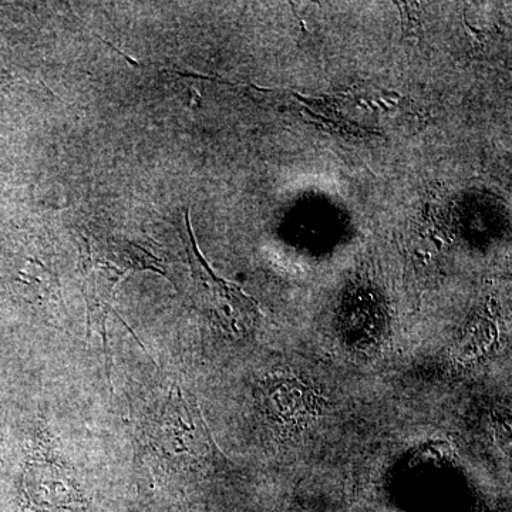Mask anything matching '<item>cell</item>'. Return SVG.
I'll use <instances>...</instances> for the list:
<instances>
[{"label": "cell", "mask_w": 512, "mask_h": 512, "mask_svg": "<svg viewBox=\"0 0 512 512\" xmlns=\"http://www.w3.org/2000/svg\"><path fill=\"white\" fill-rule=\"evenodd\" d=\"M137 450L150 471L156 491L153 510L174 501L190 470V460L198 457L202 430L191 403L181 387L171 384L157 394L136 417Z\"/></svg>", "instance_id": "obj_1"}, {"label": "cell", "mask_w": 512, "mask_h": 512, "mask_svg": "<svg viewBox=\"0 0 512 512\" xmlns=\"http://www.w3.org/2000/svg\"><path fill=\"white\" fill-rule=\"evenodd\" d=\"M144 269L165 274L156 256L120 239L86 241L80 254V272L87 303V330L101 335L107 355L106 323L113 312L117 286L126 276Z\"/></svg>", "instance_id": "obj_2"}, {"label": "cell", "mask_w": 512, "mask_h": 512, "mask_svg": "<svg viewBox=\"0 0 512 512\" xmlns=\"http://www.w3.org/2000/svg\"><path fill=\"white\" fill-rule=\"evenodd\" d=\"M185 224H187L188 239H190L188 254H190L192 272H194L195 281L204 289V299L210 305L211 311L218 318L229 320L235 325L239 322H252L255 316L254 301L239 291L237 286L221 281L212 274L195 242L188 212L185 214Z\"/></svg>", "instance_id": "obj_3"}, {"label": "cell", "mask_w": 512, "mask_h": 512, "mask_svg": "<svg viewBox=\"0 0 512 512\" xmlns=\"http://www.w3.org/2000/svg\"><path fill=\"white\" fill-rule=\"evenodd\" d=\"M170 508V510H167V512H184L183 510H181V508H178V507H168ZM161 512H164V511H161Z\"/></svg>", "instance_id": "obj_4"}]
</instances>
